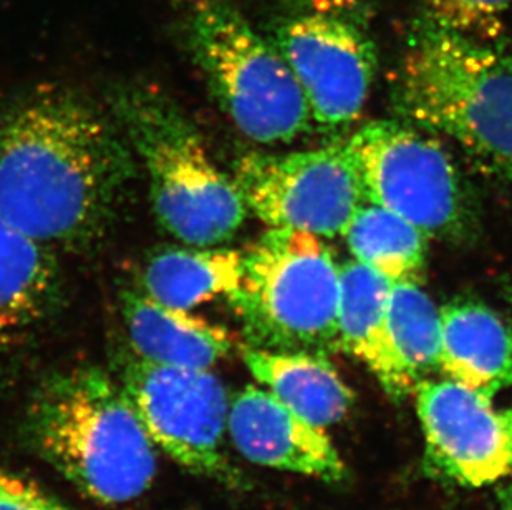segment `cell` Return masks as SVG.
Returning a JSON list of instances; mask_svg holds the SVG:
<instances>
[{"mask_svg":"<svg viewBox=\"0 0 512 510\" xmlns=\"http://www.w3.org/2000/svg\"><path fill=\"white\" fill-rule=\"evenodd\" d=\"M136 178L112 113L58 85L0 102V219L52 249L108 231Z\"/></svg>","mask_w":512,"mask_h":510,"instance_id":"6da1fadb","label":"cell"},{"mask_svg":"<svg viewBox=\"0 0 512 510\" xmlns=\"http://www.w3.org/2000/svg\"><path fill=\"white\" fill-rule=\"evenodd\" d=\"M405 121L455 143L512 188V57L430 15L411 29L393 80Z\"/></svg>","mask_w":512,"mask_h":510,"instance_id":"7a4b0ae2","label":"cell"},{"mask_svg":"<svg viewBox=\"0 0 512 510\" xmlns=\"http://www.w3.org/2000/svg\"><path fill=\"white\" fill-rule=\"evenodd\" d=\"M62 302L54 249L0 219V350L25 342Z\"/></svg>","mask_w":512,"mask_h":510,"instance_id":"5bb4252c","label":"cell"},{"mask_svg":"<svg viewBox=\"0 0 512 510\" xmlns=\"http://www.w3.org/2000/svg\"><path fill=\"white\" fill-rule=\"evenodd\" d=\"M118 383L156 449L193 474L237 482L223 451L228 393L213 371L135 357Z\"/></svg>","mask_w":512,"mask_h":510,"instance_id":"9c48e42d","label":"cell"},{"mask_svg":"<svg viewBox=\"0 0 512 510\" xmlns=\"http://www.w3.org/2000/svg\"><path fill=\"white\" fill-rule=\"evenodd\" d=\"M368 203L395 212L428 239L464 241L476 203L440 141L408 121L375 120L347 141Z\"/></svg>","mask_w":512,"mask_h":510,"instance_id":"52a82bcc","label":"cell"},{"mask_svg":"<svg viewBox=\"0 0 512 510\" xmlns=\"http://www.w3.org/2000/svg\"><path fill=\"white\" fill-rule=\"evenodd\" d=\"M504 294H506V300H508V304L512 307V274L509 277L508 282H506V289H504Z\"/></svg>","mask_w":512,"mask_h":510,"instance_id":"cb8c5ba5","label":"cell"},{"mask_svg":"<svg viewBox=\"0 0 512 510\" xmlns=\"http://www.w3.org/2000/svg\"><path fill=\"white\" fill-rule=\"evenodd\" d=\"M416 413L425 434V462L435 476L459 486L483 487L512 474V409L459 383L423 380Z\"/></svg>","mask_w":512,"mask_h":510,"instance_id":"8fae6325","label":"cell"},{"mask_svg":"<svg viewBox=\"0 0 512 510\" xmlns=\"http://www.w3.org/2000/svg\"><path fill=\"white\" fill-rule=\"evenodd\" d=\"M506 510H512V507H508V509H506Z\"/></svg>","mask_w":512,"mask_h":510,"instance_id":"d4e9b609","label":"cell"},{"mask_svg":"<svg viewBox=\"0 0 512 510\" xmlns=\"http://www.w3.org/2000/svg\"><path fill=\"white\" fill-rule=\"evenodd\" d=\"M228 433L242 458L257 466L327 482L345 477V464L325 429L266 388L247 386L237 393L229 403Z\"/></svg>","mask_w":512,"mask_h":510,"instance_id":"7c38bea8","label":"cell"},{"mask_svg":"<svg viewBox=\"0 0 512 510\" xmlns=\"http://www.w3.org/2000/svg\"><path fill=\"white\" fill-rule=\"evenodd\" d=\"M440 371L494 398L512 385V328L478 300L440 308Z\"/></svg>","mask_w":512,"mask_h":510,"instance_id":"2e32d148","label":"cell"},{"mask_svg":"<svg viewBox=\"0 0 512 510\" xmlns=\"http://www.w3.org/2000/svg\"><path fill=\"white\" fill-rule=\"evenodd\" d=\"M121 315L136 357L158 365L211 370L234 347L224 328L145 292H123Z\"/></svg>","mask_w":512,"mask_h":510,"instance_id":"9a60e30c","label":"cell"},{"mask_svg":"<svg viewBox=\"0 0 512 510\" xmlns=\"http://www.w3.org/2000/svg\"><path fill=\"white\" fill-rule=\"evenodd\" d=\"M343 237L355 260L390 284H421L425 277L428 237L385 207L362 204Z\"/></svg>","mask_w":512,"mask_h":510,"instance_id":"d6986e66","label":"cell"},{"mask_svg":"<svg viewBox=\"0 0 512 510\" xmlns=\"http://www.w3.org/2000/svg\"><path fill=\"white\" fill-rule=\"evenodd\" d=\"M112 115L145 169L153 212L168 234L196 247L221 246L236 236L249 212L246 203L165 92L146 83L120 87Z\"/></svg>","mask_w":512,"mask_h":510,"instance_id":"277c9868","label":"cell"},{"mask_svg":"<svg viewBox=\"0 0 512 510\" xmlns=\"http://www.w3.org/2000/svg\"><path fill=\"white\" fill-rule=\"evenodd\" d=\"M27 424L40 456L102 506L136 501L153 486L156 448L120 383L100 368L45 381Z\"/></svg>","mask_w":512,"mask_h":510,"instance_id":"3957f363","label":"cell"},{"mask_svg":"<svg viewBox=\"0 0 512 510\" xmlns=\"http://www.w3.org/2000/svg\"><path fill=\"white\" fill-rule=\"evenodd\" d=\"M392 284L385 277L347 260L340 265V347L372 371L390 398L405 400L416 390L415 378L403 365L388 325V295Z\"/></svg>","mask_w":512,"mask_h":510,"instance_id":"4fadbf2b","label":"cell"},{"mask_svg":"<svg viewBox=\"0 0 512 510\" xmlns=\"http://www.w3.org/2000/svg\"><path fill=\"white\" fill-rule=\"evenodd\" d=\"M241 275L242 252L219 246L166 247L146 262L143 290L161 304L191 310L228 297Z\"/></svg>","mask_w":512,"mask_h":510,"instance_id":"ac0fdd59","label":"cell"},{"mask_svg":"<svg viewBox=\"0 0 512 510\" xmlns=\"http://www.w3.org/2000/svg\"><path fill=\"white\" fill-rule=\"evenodd\" d=\"M276 45L294 73L312 123L343 130L362 116L377 75V50L352 15L330 7H305L285 15Z\"/></svg>","mask_w":512,"mask_h":510,"instance_id":"30bf717a","label":"cell"},{"mask_svg":"<svg viewBox=\"0 0 512 510\" xmlns=\"http://www.w3.org/2000/svg\"><path fill=\"white\" fill-rule=\"evenodd\" d=\"M428 15L476 39H493L512 0H426Z\"/></svg>","mask_w":512,"mask_h":510,"instance_id":"44dd1931","label":"cell"},{"mask_svg":"<svg viewBox=\"0 0 512 510\" xmlns=\"http://www.w3.org/2000/svg\"><path fill=\"white\" fill-rule=\"evenodd\" d=\"M247 211L271 229L343 236L365 204L362 181L345 143L294 153H247L234 163Z\"/></svg>","mask_w":512,"mask_h":510,"instance_id":"ba28073f","label":"cell"},{"mask_svg":"<svg viewBox=\"0 0 512 510\" xmlns=\"http://www.w3.org/2000/svg\"><path fill=\"white\" fill-rule=\"evenodd\" d=\"M0 510H72L39 484L0 467Z\"/></svg>","mask_w":512,"mask_h":510,"instance_id":"7402d4cb","label":"cell"},{"mask_svg":"<svg viewBox=\"0 0 512 510\" xmlns=\"http://www.w3.org/2000/svg\"><path fill=\"white\" fill-rule=\"evenodd\" d=\"M501 499H503L506 509H508V507H512V482L508 487H506V489H504L503 494H501Z\"/></svg>","mask_w":512,"mask_h":510,"instance_id":"603a6c76","label":"cell"},{"mask_svg":"<svg viewBox=\"0 0 512 510\" xmlns=\"http://www.w3.org/2000/svg\"><path fill=\"white\" fill-rule=\"evenodd\" d=\"M242 360L259 385L319 428L339 423L352 408L353 391L327 357L246 347Z\"/></svg>","mask_w":512,"mask_h":510,"instance_id":"e0dca14e","label":"cell"},{"mask_svg":"<svg viewBox=\"0 0 512 510\" xmlns=\"http://www.w3.org/2000/svg\"><path fill=\"white\" fill-rule=\"evenodd\" d=\"M252 348L329 357L340 350V265L319 236L269 229L242 252L226 297Z\"/></svg>","mask_w":512,"mask_h":510,"instance_id":"8992f818","label":"cell"},{"mask_svg":"<svg viewBox=\"0 0 512 510\" xmlns=\"http://www.w3.org/2000/svg\"><path fill=\"white\" fill-rule=\"evenodd\" d=\"M179 37L242 135L285 145L312 125L309 103L272 40L229 0H178Z\"/></svg>","mask_w":512,"mask_h":510,"instance_id":"5b68a950","label":"cell"},{"mask_svg":"<svg viewBox=\"0 0 512 510\" xmlns=\"http://www.w3.org/2000/svg\"><path fill=\"white\" fill-rule=\"evenodd\" d=\"M388 325L393 345L416 383L440 371V308H436L421 284H392Z\"/></svg>","mask_w":512,"mask_h":510,"instance_id":"ffe728a7","label":"cell"}]
</instances>
